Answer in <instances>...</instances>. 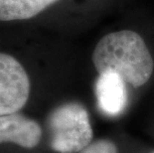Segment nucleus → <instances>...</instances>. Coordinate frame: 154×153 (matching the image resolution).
I'll return each mask as SVG.
<instances>
[{
    "instance_id": "obj_4",
    "label": "nucleus",
    "mask_w": 154,
    "mask_h": 153,
    "mask_svg": "<svg viewBox=\"0 0 154 153\" xmlns=\"http://www.w3.org/2000/svg\"><path fill=\"white\" fill-rule=\"evenodd\" d=\"M97 106L107 116L119 115L127 106L125 81L119 74L106 72L100 74L96 82Z\"/></svg>"
},
{
    "instance_id": "obj_3",
    "label": "nucleus",
    "mask_w": 154,
    "mask_h": 153,
    "mask_svg": "<svg viewBox=\"0 0 154 153\" xmlns=\"http://www.w3.org/2000/svg\"><path fill=\"white\" fill-rule=\"evenodd\" d=\"M30 93V81L22 65L10 55L0 53V115L19 112Z\"/></svg>"
},
{
    "instance_id": "obj_2",
    "label": "nucleus",
    "mask_w": 154,
    "mask_h": 153,
    "mask_svg": "<svg viewBox=\"0 0 154 153\" xmlns=\"http://www.w3.org/2000/svg\"><path fill=\"white\" fill-rule=\"evenodd\" d=\"M50 146L58 153H79L91 143L93 128L88 110L79 103H64L48 118Z\"/></svg>"
},
{
    "instance_id": "obj_8",
    "label": "nucleus",
    "mask_w": 154,
    "mask_h": 153,
    "mask_svg": "<svg viewBox=\"0 0 154 153\" xmlns=\"http://www.w3.org/2000/svg\"><path fill=\"white\" fill-rule=\"evenodd\" d=\"M152 153H154V151H153V152H152Z\"/></svg>"
},
{
    "instance_id": "obj_7",
    "label": "nucleus",
    "mask_w": 154,
    "mask_h": 153,
    "mask_svg": "<svg viewBox=\"0 0 154 153\" xmlns=\"http://www.w3.org/2000/svg\"><path fill=\"white\" fill-rule=\"evenodd\" d=\"M79 153H117V148L116 145L109 139H100L91 142Z\"/></svg>"
},
{
    "instance_id": "obj_1",
    "label": "nucleus",
    "mask_w": 154,
    "mask_h": 153,
    "mask_svg": "<svg viewBox=\"0 0 154 153\" xmlns=\"http://www.w3.org/2000/svg\"><path fill=\"white\" fill-rule=\"evenodd\" d=\"M93 62L99 74L113 72L135 87L148 82L154 67L143 39L130 30L112 32L101 38L94 48Z\"/></svg>"
},
{
    "instance_id": "obj_6",
    "label": "nucleus",
    "mask_w": 154,
    "mask_h": 153,
    "mask_svg": "<svg viewBox=\"0 0 154 153\" xmlns=\"http://www.w3.org/2000/svg\"><path fill=\"white\" fill-rule=\"evenodd\" d=\"M57 1L58 0H0V21L32 18Z\"/></svg>"
},
{
    "instance_id": "obj_5",
    "label": "nucleus",
    "mask_w": 154,
    "mask_h": 153,
    "mask_svg": "<svg viewBox=\"0 0 154 153\" xmlns=\"http://www.w3.org/2000/svg\"><path fill=\"white\" fill-rule=\"evenodd\" d=\"M42 137L39 123L18 113L0 115V143L11 142L24 148L36 147Z\"/></svg>"
}]
</instances>
